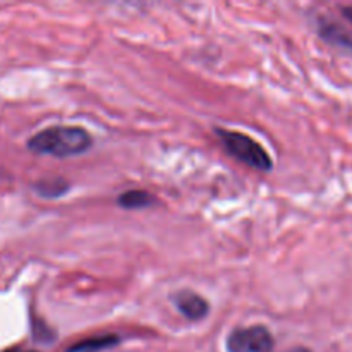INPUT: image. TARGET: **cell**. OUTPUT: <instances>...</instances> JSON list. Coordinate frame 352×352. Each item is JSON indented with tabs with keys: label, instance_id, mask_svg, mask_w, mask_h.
Listing matches in <instances>:
<instances>
[{
	"label": "cell",
	"instance_id": "obj_9",
	"mask_svg": "<svg viewBox=\"0 0 352 352\" xmlns=\"http://www.w3.org/2000/svg\"><path fill=\"white\" fill-rule=\"evenodd\" d=\"M342 16L346 17L347 21H349V23L352 24V6H347V7H342Z\"/></svg>",
	"mask_w": 352,
	"mask_h": 352
},
{
	"label": "cell",
	"instance_id": "obj_11",
	"mask_svg": "<svg viewBox=\"0 0 352 352\" xmlns=\"http://www.w3.org/2000/svg\"><path fill=\"white\" fill-rule=\"evenodd\" d=\"M28 352H36V351H28Z\"/></svg>",
	"mask_w": 352,
	"mask_h": 352
},
{
	"label": "cell",
	"instance_id": "obj_6",
	"mask_svg": "<svg viewBox=\"0 0 352 352\" xmlns=\"http://www.w3.org/2000/svg\"><path fill=\"white\" fill-rule=\"evenodd\" d=\"M117 344H119V337L113 336V333H107V336H96L79 340V342L72 344L65 352H100L116 347Z\"/></svg>",
	"mask_w": 352,
	"mask_h": 352
},
{
	"label": "cell",
	"instance_id": "obj_3",
	"mask_svg": "<svg viewBox=\"0 0 352 352\" xmlns=\"http://www.w3.org/2000/svg\"><path fill=\"white\" fill-rule=\"evenodd\" d=\"M227 352H272L274 336L265 325L241 327L227 337Z\"/></svg>",
	"mask_w": 352,
	"mask_h": 352
},
{
	"label": "cell",
	"instance_id": "obj_7",
	"mask_svg": "<svg viewBox=\"0 0 352 352\" xmlns=\"http://www.w3.org/2000/svg\"><path fill=\"white\" fill-rule=\"evenodd\" d=\"M157 199L153 195L148 191H141V189H133V191H126L117 198V205L124 210H143L151 206Z\"/></svg>",
	"mask_w": 352,
	"mask_h": 352
},
{
	"label": "cell",
	"instance_id": "obj_8",
	"mask_svg": "<svg viewBox=\"0 0 352 352\" xmlns=\"http://www.w3.org/2000/svg\"><path fill=\"white\" fill-rule=\"evenodd\" d=\"M36 195L43 198H60L69 191V182L64 177H45L33 186Z\"/></svg>",
	"mask_w": 352,
	"mask_h": 352
},
{
	"label": "cell",
	"instance_id": "obj_10",
	"mask_svg": "<svg viewBox=\"0 0 352 352\" xmlns=\"http://www.w3.org/2000/svg\"><path fill=\"white\" fill-rule=\"evenodd\" d=\"M291 352H311V351L306 349V347H294Z\"/></svg>",
	"mask_w": 352,
	"mask_h": 352
},
{
	"label": "cell",
	"instance_id": "obj_5",
	"mask_svg": "<svg viewBox=\"0 0 352 352\" xmlns=\"http://www.w3.org/2000/svg\"><path fill=\"white\" fill-rule=\"evenodd\" d=\"M318 34L327 41L336 47L344 48V50L352 52V36L346 30L339 26V24L332 23V21L322 19L318 23Z\"/></svg>",
	"mask_w": 352,
	"mask_h": 352
},
{
	"label": "cell",
	"instance_id": "obj_1",
	"mask_svg": "<svg viewBox=\"0 0 352 352\" xmlns=\"http://www.w3.org/2000/svg\"><path fill=\"white\" fill-rule=\"evenodd\" d=\"M91 144L93 138L85 127L52 126L33 134L28 141V150L36 155L65 158L85 153Z\"/></svg>",
	"mask_w": 352,
	"mask_h": 352
},
{
	"label": "cell",
	"instance_id": "obj_2",
	"mask_svg": "<svg viewBox=\"0 0 352 352\" xmlns=\"http://www.w3.org/2000/svg\"><path fill=\"white\" fill-rule=\"evenodd\" d=\"M215 134L219 136L220 143L223 144L227 153L236 158L237 162H241V164L260 172H270L274 168V162H272L268 151L248 134L222 129V127L215 129Z\"/></svg>",
	"mask_w": 352,
	"mask_h": 352
},
{
	"label": "cell",
	"instance_id": "obj_4",
	"mask_svg": "<svg viewBox=\"0 0 352 352\" xmlns=\"http://www.w3.org/2000/svg\"><path fill=\"white\" fill-rule=\"evenodd\" d=\"M172 299H174L177 311L184 318L191 320V322H199V320H203L210 313L208 301L203 296H199L198 292L189 291V289L179 291Z\"/></svg>",
	"mask_w": 352,
	"mask_h": 352
}]
</instances>
